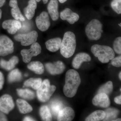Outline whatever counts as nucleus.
I'll use <instances>...</instances> for the list:
<instances>
[{
    "label": "nucleus",
    "mask_w": 121,
    "mask_h": 121,
    "mask_svg": "<svg viewBox=\"0 0 121 121\" xmlns=\"http://www.w3.org/2000/svg\"><path fill=\"white\" fill-rule=\"evenodd\" d=\"M2 11L1 9H0V19H1V17H2Z\"/></svg>",
    "instance_id": "42"
},
{
    "label": "nucleus",
    "mask_w": 121,
    "mask_h": 121,
    "mask_svg": "<svg viewBox=\"0 0 121 121\" xmlns=\"http://www.w3.org/2000/svg\"><path fill=\"white\" fill-rule=\"evenodd\" d=\"M17 94L20 97L25 99L30 100L35 98V93L29 89H17Z\"/></svg>",
    "instance_id": "26"
},
{
    "label": "nucleus",
    "mask_w": 121,
    "mask_h": 121,
    "mask_svg": "<svg viewBox=\"0 0 121 121\" xmlns=\"http://www.w3.org/2000/svg\"><path fill=\"white\" fill-rule=\"evenodd\" d=\"M80 83L81 79L78 72L73 69L68 71L65 75V84L63 89L65 96L68 98L74 97Z\"/></svg>",
    "instance_id": "1"
},
{
    "label": "nucleus",
    "mask_w": 121,
    "mask_h": 121,
    "mask_svg": "<svg viewBox=\"0 0 121 121\" xmlns=\"http://www.w3.org/2000/svg\"><path fill=\"white\" fill-rule=\"evenodd\" d=\"M8 121V119L4 113L0 111V121Z\"/></svg>",
    "instance_id": "36"
},
{
    "label": "nucleus",
    "mask_w": 121,
    "mask_h": 121,
    "mask_svg": "<svg viewBox=\"0 0 121 121\" xmlns=\"http://www.w3.org/2000/svg\"><path fill=\"white\" fill-rule=\"evenodd\" d=\"M41 48L38 43H33L29 50L24 49L21 51V55L24 62L28 63L30 62L33 56H36L41 52Z\"/></svg>",
    "instance_id": "7"
},
{
    "label": "nucleus",
    "mask_w": 121,
    "mask_h": 121,
    "mask_svg": "<svg viewBox=\"0 0 121 121\" xmlns=\"http://www.w3.org/2000/svg\"><path fill=\"white\" fill-rule=\"evenodd\" d=\"M8 78V81L10 83L18 82L22 79V74L19 69H14L9 73Z\"/></svg>",
    "instance_id": "27"
},
{
    "label": "nucleus",
    "mask_w": 121,
    "mask_h": 121,
    "mask_svg": "<svg viewBox=\"0 0 121 121\" xmlns=\"http://www.w3.org/2000/svg\"><path fill=\"white\" fill-rule=\"evenodd\" d=\"M113 48L115 52L118 54H121V37H117L113 43Z\"/></svg>",
    "instance_id": "33"
},
{
    "label": "nucleus",
    "mask_w": 121,
    "mask_h": 121,
    "mask_svg": "<svg viewBox=\"0 0 121 121\" xmlns=\"http://www.w3.org/2000/svg\"><path fill=\"white\" fill-rule=\"evenodd\" d=\"M59 1L60 3L63 4V3H64V2H66V1H67V0H59Z\"/></svg>",
    "instance_id": "40"
},
{
    "label": "nucleus",
    "mask_w": 121,
    "mask_h": 121,
    "mask_svg": "<svg viewBox=\"0 0 121 121\" xmlns=\"http://www.w3.org/2000/svg\"><path fill=\"white\" fill-rule=\"evenodd\" d=\"M111 8L117 13H121V0H113L111 4Z\"/></svg>",
    "instance_id": "32"
},
{
    "label": "nucleus",
    "mask_w": 121,
    "mask_h": 121,
    "mask_svg": "<svg viewBox=\"0 0 121 121\" xmlns=\"http://www.w3.org/2000/svg\"><path fill=\"white\" fill-rule=\"evenodd\" d=\"M63 106L62 103L60 101L53 102L51 105V108L53 114L56 116L58 115L59 112L62 109Z\"/></svg>",
    "instance_id": "31"
},
{
    "label": "nucleus",
    "mask_w": 121,
    "mask_h": 121,
    "mask_svg": "<svg viewBox=\"0 0 121 121\" xmlns=\"http://www.w3.org/2000/svg\"><path fill=\"white\" fill-rule=\"evenodd\" d=\"M45 66L48 71L53 75L62 73L66 68L65 64L60 60L53 63H47Z\"/></svg>",
    "instance_id": "11"
},
{
    "label": "nucleus",
    "mask_w": 121,
    "mask_h": 121,
    "mask_svg": "<svg viewBox=\"0 0 121 121\" xmlns=\"http://www.w3.org/2000/svg\"><path fill=\"white\" fill-rule=\"evenodd\" d=\"M76 38L75 35L71 31L65 33L60 48V54L66 58L73 55L76 48Z\"/></svg>",
    "instance_id": "2"
},
{
    "label": "nucleus",
    "mask_w": 121,
    "mask_h": 121,
    "mask_svg": "<svg viewBox=\"0 0 121 121\" xmlns=\"http://www.w3.org/2000/svg\"><path fill=\"white\" fill-rule=\"evenodd\" d=\"M74 111L69 107H67L62 109L58 114L57 119L59 121H71L74 118Z\"/></svg>",
    "instance_id": "15"
},
{
    "label": "nucleus",
    "mask_w": 121,
    "mask_h": 121,
    "mask_svg": "<svg viewBox=\"0 0 121 121\" xmlns=\"http://www.w3.org/2000/svg\"><path fill=\"white\" fill-rule=\"evenodd\" d=\"M42 79L40 78H31L24 83V86L31 87L35 90H37L42 84Z\"/></svg>",
    "instance_id": "25"
},
{
    "label": "nucleus",
    "mask_w": 121,
    "mask_h": 121,
    "mask_svg": "<svg viewBox=\"0 0 121 121\" xmlns=\"http://www.w3.org/2000/svg\"><path fill=\"white\" fill-rule=\"evenodd\" d=\"M105 116V111L101 110L95 111L91 114L85 119L86 121H99L103 120Z\"/></svg>",
    "instance_id": "24"
},
{
    "label": "nucleus",
    "mask_w": 121,
    "mask_h": 121,
    "mask_svg": "<svg viewBox=\"0 0 121 121\" xmlns=\"http://www.w3.org/2000/svg\"><path fill=\"white\" fill-rule=\"evenodd\" d=\"M105 116L104 121H113L117 117L119 114V111L114 108H108L105 111Z\"/></svg>",
    "instance_id": "28"
},
{
    "label": "nucleus",
    "mask_w": 121,
    "mask_h": 121,
    "mask_svg": "<svg viewBox=\"0 0 121 121\" xmlns=\"http://www.w3.org/2000/svg\"><path fill=\"white\" fill-rule=\"evenodd\" d=\"M23 121H35V119L32 118L30 117H25L24 118Z\"/></svg>",
    "instance_id": "38"
},
{
    "label": "nucleus",
    "mask_w": 121,
    "mask_h": 121,
    "mask_svg": "<svg viewBox=\"0 0 121 121\" xmlns=\"http://www.w3.org/2000/svg\"><path fill=\"white\" fill-rule=\"evenodd\" d=\"M92 103L95 106L106 108L110 105V102L108 95L105 93H98L92 100Z\"/></svg>",
    "instance_id": "14"
},
{
    "label": "nucleus",
    "mask_w": 121,
    "mask_h": 121,
    "mask_svg": "<svg viewBox=\"0 0 121 121\" xmlns=\"http://www.w3.org/2000/svg\"><path fill=\"white\" fill-rule=\"evenodd\" d=\"M19 62L18 57L13 56L9 61L1 59L0 60V66L2 68L8 71L11 70L15 67Z\"/></svg>",
    "instance_id": "21"
},
{
    "label": "nucleus",
    "mask_w": 121,
    "mask_h": 121,
    "mask_svg": "<svg viewBox=\"0 0 121 121\" xmlns=\"http://www.w3.org/2000/svg\"><path fill=\"white\" fill-rule=\"evenodd\" d=\"M91 51L94 56L103 63L109 62L114 58L115 54L113 50L106 45L95 44L91 47Z\"/></svg>",
    "instance_id": "3"
},
{
    "label": "nucleus",
    "mask_w": 121,
    "mask_h": 121,
    "mask_svg": "<svg viewBox=\"0 0 121 121\" xmlns=\"http://www.w3.org/2000/svg\"><path fill=\"white\" fill-rule=\"evenodd\" d=\"M14 107L15 104L11 95L5 94L0 98V111L3 113L8 114Z\"/></svg>",
    "instance_id": "9"
},
{
    "label": "nucleus",
    "mask_w": 121,
    "mask_h": 121,
    "mask_svg": "<svg viewBox=\"0 0 121 121\" xmlns=\"http://www.w3.org/2000/svg\"><path fill=\"white\" fill-rule=\"evenodd\" d=\"M56 89L55 86L51 85L48 79H45L42 82L41 86L37 90L38 99L42 102L48 101L55 91Z\"/></svg>",
    "instance_id": "5"
},
{
    "label": "nucleus",
    "mask_w": 121,
    "mask_h": 121,
    "mask_svg": "<svg viewBox=\"0 0 121 121\" xmlns=\"http://www.w3.org/2000/svg\"><path fill=\"white\" fill-rule=\"evenodd\" d=\"M4 83V77L3 73L0 71V90L3 88Z\"/></svg>",
    "instance_id": "35"
},
{
    "label": "nucleus",
    "mask_w": 121,
    "mask_h": 121,
    "mask_svg": "<svg viewBox=\"0 0 121 121\" xmlns=\"http://www.w3.org/2000/svg\"><path fill=\"white\" fill-rule=\"evenodd\" d=\"M58 7V0H51L48 4V11L52 19L54 21L57 20L59 17Z\"/></svg>",
    "instance_id": "16"
},
{
    "label": "nucleus",
    "mask_w": 121,
    "mask_h": 121,
    "mask_svg": "<svg viewBox=\"0 0 121 121\" xmlns=\"http://www.w3.org/2000/svg\"><path fill=\"white\" fill-rule=\"evenodd\" d=\"M111 64L115 67H120L121 66V56L114 58L111 60Z\"/></svg>",
    "instance_id": "34"
},
{
    "label": "nucleus",
    "mask_w": 121,
    "mask_h": 121,
    "mask_svg": "<svg viewBox=\"0 0 121 121\" xmlns=\"http://www.w3.org/2000/svg\"><path fill=\"white\" fill-rule=\"evenodd\" d=\"M35 22L37 28L41 31H47L51 25L49 16L45 12H42L36 17Z\"/></svg>",
    "instance_id": "10"
},
{
    "label": "nucleus",
    "mask_w": 121,
    "mask_h": 121,
    "mask_svg": "<svg viewBox=\"0 0 121 121\" xmlns=\"http://www.w3.org/2000/svg\"><path fill=\"white\" fill-rule=\"evenodd\" d=\"M38 37V33L33 31L27 34H18L14 37L15 40L21 43V45L27 46L35 43Z\"/></svg>",
    "instance_id": "8"
},
{
    "label": "nucleus",
    "mask_w": 121,
    "mask_h": 121,
    "mask_svg": "<svg viewBox=\"0 0 121 121\" xmlns=\"http://www.w3.org/2000/svg\"><path fill=\"white\" fill-rule=\"evenodd\" d=\"M37 8V2L35 0H29L28 5L24 9V13L26 18L31 19L35 15V10Z\"/></svg>",
    "instance_id": "20"
},
{
    "label": "nucleus",
    "mask_w": 121,
    "mask_h": 121,
    "mask_svg": "<svg viewBox=\"0 0 121 121\" xmlns=\"http://www.w3.org/2000/svg\"><path fill=\"white\" fill-rule=\"evenodd\" d=\"M114 101L117 104H121V95L117 96L114 98Z\"/></svg>",
    "instance_id": "37"
},
{
    "label": "nucleus",
    "mask_w": 121,
    "mask_h": 121,
    "mask_svg": "<svg viewBox=\"0 0 121 121\" xmlns=\"http://www.w3.org/2000/svg\"><path fill=\"white\" fill-rule=\"evenodd\" d=\"M43 4H47L48 1V0H43Z\"/></svg>",
    "instance_id": "41"
},
{
    "label": "nucleus",
    "mask_w": 121,
    "mask_h": 121,
    "mask_svg": "<svg viewBox=\"0 0 121 121\" xmlns=\"http://www.w3.org/2000/svg\"><path fill=\"white\" fill-rule=\"evenodd\" d=\"M9 5L12 8L11 13L13 17L17 20H20L22 22L25 21V18L22 15L18 7L17 0H11L9 1Z\"/></svg>",
    "instance_id": "18"
},
{
    "label": "nucleus",
    "mask_w": 121,
    "mask_h": 121,
    "mask_svg": "<svg viewBox=\"0 0 121 121\" xmlns=\"http://www.w3.org/2000/svg\"><path fill=\"white\" fill-rule=\"evenodd\" d=\"M2 27L4 29L7 30L9 34L14 35L21 28V24L17 20H6L2 23Z\"/></svg>",
    "instance_id": "12"
},
{
    "label": "nucleus",
    "mask_w": 121,
    "mask_h": 121,
    "mask_svg": "<svg viewBox=\"0 0 121 121\" xmlns=\"http://www.w3.org/2000/svg\"><path fill=\"white\" fill-rule=\"evenodd\" d=\"M113 90V83L111 81H109L101 87L99 90L98 93H105L108 95L111 94Z\"/></svg>",
    "instance_id": "30"
},
{
    "label": "nucleus",
    "mask_w": 121,
    "mask_h": 121,
    "mask_svg": "<svg viewBox=\"0 0 121 121\" xmlns=\"http://www.w3.org/2000/svg\"><path fill=\"white\" fill-rule=\"evenodd\" d=\"M16 103L19 110L22 113H28L33 110V108L31 106L23 99H17Z\"/></svg>",
    "instance_id": "22"
},
{
    "label": "nucleus",
    "mask_w": 121,
    "mask_h": 121,
    "mask_svg": "<svg viewBox=\"0 0 121 121\" xmlns=\"http://www.w3.org/2000/svg\"><path fill=\"white\" fill-rule=\"evenodd\" d=\"M121 118H118V119H116V120H114L113 121H121Z\"/></svg>",
    "instance_id": "44"
},
{
    "label": "nucleus",
    "mask_w": 121,
    "mask_h": 121,
    "mask_svg": "<svg viewBox=\"0 0 121 121\" xmlns=\"http://www.w3.org/2000/svg\"><path fill=\"white\" fill-rule=\"evenodd\" d=\"M103 25L99 20L93 19L87 24L85 32L88 39L91 40H97L101 38Z\"/></svg>",
    "instance_id": "4"
},
{
    "label": "nucleus",
    "mask_w": 121,
    "mask_h": 121,
    "mask_svg": "<svg viewBox=\"0 0 121 121\" xmlns=\"http://www.w3.org/2000/svg\"><path fill=\"white\" fill-rule=\"evenodd\" d=\"M27 68L37 74H42L44 72V67L43 64L39 61H33L29 63Z\"/></svg>",
    "instance_id": "23"
},
{
    "label": "nucleus",
    "mask_w": 121,
    "mask_h": 121,
    "mask_svg": "<svg viewBox=\"0 0 121 121\" xmlns=\"http://www.w3.org/2000/svg\"><path fill=\"white\" fill-rule=\"evenodd\" d=\"M62 41L59 37L50 39L45 43L46 48L50 52H56L60 49Z\"/></svg>",
    "instance_id": "19"
},
{
    "label": "nucleus",
    "mask_w": 121,
    "mask_h": 121,
    "mask_svg": "<svg viewBox=\"0 0 121 121\" xmlns=\"http://www.w3.org/2000/svg\"><path fill=\"white\" fill-rule=\"evenodd\" d=\"M60 19L63 20H66L69 24H73L79 19V16L78 13L73 12L70 9H65L60 13Z\"/></svg>",
    "instance_id": "13"
},
{
    "label": "nucleus",
    "mask_w": 121,
    "mask_h": 121,
    "mask_svg": "<svg viewBox=\"0 0 121 121\" xmlns=\"http://www.w3.org/2000/svg\"><path fill=\"white\" fill-rule=\"evenodd\" d=\"M119 79H120V80H121V72H120V73H119Z\"/></svg>",
    "instance_id": "43"
},
{
    "label": "nucleus",
    "mask_w": 121,
    "mask_h": 121,
    "mask_svg": "<svg viewBox=\"0 0 121 121\" xmlns=\"http://www.w3.org/2000/svg\"><path fill=\"white\" fill-rule=\"evenodd\" d=\"M13 41L5 35L0 36V56H5L13 53Z\"/></svg>",
    "instance_id": "6"
},
{
    "label": "nucleus",
    "mask_w": 121,
    "mask_h": 121,
    "mask_svg": "<svg viewBox=\"0 0 121 121\" xmlns=\"http://www.w3.org/2000/svg\"><path fill=\"white\" fill-rule=\"evenodd\" d=\"M40 114L43 121H51L52 116L49 108L47 106H42L39 111Z\"/></svg>",
    "instance_id": "29"
},
{
    "label": "nucleus",
    "mask_w": 121,
    "mask_h": 121,
    "mask_svg": "<svg viewBox=\"0 0 121 121\" xmlns=\"http://www.w3.org/2000/svg\"><path fill=\"white\" fill-rule=\"evenodd\" d=\"M35 0L36 1V2H39L41 0Z\"/></svg>",
    "instance_id": "45"
},
{
    "label": "nucleus",
    "mask_w": 121,
    "mask_h": 121,
    "mask_svg": "<svg viewBox=\"0 0 121 121\" xmlns=\"http://www.w3.org/2000/svg\"><path fill=\"white\" fill-rule=\"evenodd\" d=\"M6 0H0V8L2 7L5 3Z\"/></svg>",
    "instance_id": "39"
},
{
    "label": "nucleus",
    "mask_w": 121,
    "mask_h": 121,
    "mask_svg": "<svg viewBox=\"0 0 121 121\" xmlns=\"http://www.w3.org/2000/svg\"><path fill=\"white\" fill-rule=\"evenodd\" d=\"M91 60V58L89 54L85 52H80L74 58L72 61V66L75 69H78L83 62H90Z\"/></svg>",
    "instance_id": "17"
}]
</instances>
